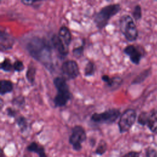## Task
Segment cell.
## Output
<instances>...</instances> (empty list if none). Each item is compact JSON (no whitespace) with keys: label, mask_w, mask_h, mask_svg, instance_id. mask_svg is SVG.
<instances>
[{"label":"cell","mask_w":157,"mask_h":157,"mask_svg":"<svg viewBox=\"0 0 157 157\" xmlns=\"http://www.w3.org/2000/svg\"><path fill=\"white\" fill-rule=\"evenodd\" d=\"M25 47L32 58L40 63L48 70L53 69L52 46L48 40L44 37L35 36L28 40Z\"/></svg>","instance_id":"6da1fadb"},{"label":"cell","mask_w":157,"mask_h":157,"mask_svg":"<svg viewBox=\"0 0 157 157\" xmlns=\"http://www.w3.org/2000/svg\"><path fill=\"white\" fill-rule=\"evenodd\" d=\"M53 84L57 90V93L53 99L55 106L56 107L65 106L72 98L66 79L56 77L53 79Z\"/></svg>","instance_id":"7a4b0ae2"},{"label":"cell","mask_w":157,"mask_h":157,"mask_svg":"<svg viewBox=\"0 0 157 157\" xmlns=\"http://www.w3.org/2000/svg\"><path fill=\"white\" fill-rule=\"evenodd\" d=\"M121 10L118 3L110 4L102 7L94 16V22L98 29L104 28L109 23L110 20L117 14Z\"/></svg>","instance_id":"3957f363"},{"label":"cell","mask_w":157,"mask_h":157,"mask_svg":"<svg viewBox=\"0 0 157 157\" xmlns=\"http://www.w3.org/2000/svg\"><path fill=\"white\" fill-rule=\"evenodd\" d=\"M119 26L121 33L129 42H134L138 37V30L132 17L124 15L120 18Z\"/></svg>","instance_id":"277c9868"},{"label":"cell","mask_w":157,"mask_h":157,"mask_svg":"<svg viewBox=\"0 0 157 157\" xmlns=\"http://www.w3.org/2000/svg\"><path fill=\"white\" fill-rule=\"evenodd\" d=\"M121 115L120 110L112 108L101 113H94L91 116V120L98 124H111L115 123Z\"/></svg>","instance_id":"5b68a950"},{"label":"cell","mask_w":157,"mask_h":157,"mask_svg":"<svg viewBox=\"0 0 157 157\" xmlns=\"http://www.w3.org/2000/svg\"><path fill=\"white\" fill-rule=\"evenodd\" d=\"M137 118V113L133 109L125 110L120 115L118 122L119 132L121 134L125 133L130 130L135 123Z\"/></svg>","instance_id":"8992f818"},{"label":"cell","mask_w":157,"mask_h":157,"mask_svg":"<svg viewBox=\"0 0 157 157\" xmlns=\"http://www.w3.org/2000/svg\"><path fill=\"white\" fill-rule=\"evenodd\" d=\"M86 133L84 128L80 125H75L72 129L69 137V143L72 146L74 150L78 151L82 150V144L86 140Z\"/></svg>","instance_id":"52a82bcc"},{"label":"cell","mask_w":157,"mask_h":157,"mask_svg":"<svg viewBox=\"0 0 157 157\" xmlns=\"http://www.w3.org/2000/svg\"><path fill=\"white\" fill-rule=\"evenodd\" d=\"M61 70L62 74L69 80L75 79L80 74L77 63L72 59L65 61L61 65Z\"/></svg>","instance_id":"ba28073f"},{"label":"cell","mask_w":157,"mask_h":157,"mask_svg":"<svg viewBox=\"0 0 157 157\" xmlns=\"http://www.w3.org/2000/svg\"><path fill=\"white\" fill-rule=\"evenodd\" d=\"M123 52L129 56L130 61L136 65L139 64L144 54V50L142 48L134 45H127L123 49Z\"/></svg>","instance_id":"9c48e42d"},{"label":"cell","mask_w":157,"mask_h":157,"mask_svg":"<svg viewBox=\"0 0 157 157\" xmlns=\"http://www.w3.org/2000/svg\"><path fill=\"white\" fill-rule=\"evenodd\" d=\"M51 43L54 49L61 56H66L69 53L68 47L64 44L63 41L58 34H53L51 37Z\"/></svg>","instance_id":"30bf717a"},{"label":"cell","mask_w":157,"mask_h":157,"mask_svg":"<svg viewBox=\"0 0 157 157\" xmlns=\"http://www.w3.org/2000/svg\"><path fill=\"white\" fill-rule=\"evenodd\" d=\"M15 44L13 37L6 32L1 30L0 33V49L1 51H6L11 49Z\"/></svg>","instance_id":"8fae6325"},{"label":"cell","mask_w":157,"mask_h":157,"mask_svg":"<svg viewBox=\"0 0 157 157\" xmlns=\"http://www.w3.org/2000/svg\"><path fill=\"white\" fill-rule=\"evenodd\" d=\"M146 126L152 132L157 131V108H153L148 112Z\"/></svg>","instance_id":"7c38bea8"},{"label":"cell","mask_w":157,"mask_h":157,"mask_svg":"<svg viewBox=\"0 0 157 157\" xmlns=\"http://www.w3.org/2000/svg\"><path fill=\"white\" fill-rule=\"evenodd\" d=\"M102 80L106 83V85L112 90L118 89L123 83V79L120 77L115 76L110 77L108 75L104 74L101 76Z\"/></svg>","instance_id":"4fadbf2b"},{"label":"cell","mask_w":157,"mask_h":157,"mask_svg":"<svg viewBox=\"0 0 157 157\" xmlns=\"http://www.w3.org/2000/svg\"><path fill=\"white\" fill-rule=\"evenodd\" d=\"M26 150L32 153L37 154L39 157H48L46 153L45 147L44 145L37 143L35 141L30 143L26 147Z\"/></svg>","instance_id":"5bb4252c"},{"label":"cell","mask_w":157,"mask_h":157,"mask_svg":"<svg viewBox=\"0 0 157 157\" xmlns=\"http://www.w3.org/2000/svg\"><path fill=\"white\" fill-rule=\"evenodd\" d=\"M58 35L63 41L64 44L69 47L72 40V35L69 29L66 26H61L58 30Z\"/></svg>","instance_id":"9a60e30c"},{"label":"cell","mask_w":157,"mask_h":157,"mask_svg":"<svg viewBox=\"0 0 157 157\" xmlns=\"http://www.w3.org/2000/svg\"><path fill=\"white\" fill-rule=\"evenodd\" d=\"M0 84H1V90H0L1 95H4L8 93H10L13 90V85L12 82L10 80L2 79L0 81Z\"/></svg>","instance_id":"2e32d148"},{"label":"cell","mask_w":157,"mask_h":157,"mask_svg":"<svg viewBox=\"0 0 157 157\" xmlns=\"http://www.w3.org/2000/svg\"><path fill=\"white\" fill-rule=\"evenodd\" d=\"M151 74V69L148 68L142 71L131 82L132 85H137L142 83Z\"/></svg>","instance_id":"e0dca14e"},{"label":"cell","mask_w":157,"mask_h":157,"mask_svg":"<svg viewBox=\"0 0 157 157\" xmlns=\"http://www.w3.org/2000/svg\"><path fill=\"white\" fill-rule=\"evenodd\" d=\"M36 74V67L32 64H29L27 71L26 72L25 76H26V78L27 79L28 82L32 85L34 83V82L35 81Z\"/></svg>","instance_id":"ac0fdd59"},{"label":"cell","mask_w":157,"mask_h":157,"mask_svg":"<svg viewBox=\"0 0 157 157\" xmlns=\"http://www.w3.org/2000/svg\"><path fill=\"white\" fill-rule=\"evenodd\" d=\"M15 122L18 126L20 131L21 133L25 132L28 128V123L27 119L23 116H20L17 118Z\"/></svg>","instance_id":"d6986e66"},{"label":"cell","mask_w":157,"mask_h":157,"mask_svg":"<svg viewBox=\"0 0 157 157\" xmlns=\"http://www.w3.org/2000/svg\"><path fill=\"white\" fill-rule=\"evenodd\" d=\"M96 66L92 61H88L84 67V75L85 77H91L94 74Z\"/></svg>","instance_id":"ffe728a7"},{"label":"cell","mask_w":157,"mask_h":157,"mask_svg":"<svg viewBox=\"0 0 157 157\" xmlns=\"http://www.w3.org/2000/svg\"><path fill=\"white\" fill-rule=\"evenodd\" d=\"M107 148H108V146H107V142L104 140L101 139L99 141V142L94 151V153L96 154L97 155L102 156L107 151Z\"/></svg>","instance_id":"44dd1931"},{"label":"cell","mask_w":157,"mask_h":157,"mask_svg":"<svg viewBox=\"0 0 157 157\" xmlns=\"http://www.w3.org/2000/svg\"><path fill=\"white\" fill-rule=\"evenodd\" d=\"M1 69L4 72H9L13 69V64H12L11 61L8 58H5L4 60L1 63L0 65Z\"/></svg>","instance_id":"7402d4cb"},{"label":"cell","mask_w":157,"mask_h":157,"mask_svg":"<svg viewBox=\"0 0 157 157\" xmlns=\"http://www.w3.org/2000/svg\"><path fill=\"white\" fill-rule=\"evenodd\" d=\"M132 15L134 20H135L136 21H139L141 19L142 15V9L139 4H137L135 6V7H134L133 11L132 12Z\"/></svg>","instance_id":"603a6c76"},{"label":"cell","mask_w":157,"mask_h":157,"mask_svg":"<svg viewBox=\"0 0 157 157\" xmlns=\"http://www.w3.org/2000/svg\"><path fill=\"white\" fill-rule=\"evenodd\" d=\"M83 53H84V44L83 43L82 44V45L75 47L72 50L73 56L77 59L80 58L83 55Z\"/></svg>","instance_id":"cb8c5ba5"},{"label":"cell","mask_w":157,"mask_h":157,"mask_svg":"<svg viewBox=\"0 0 157 157\" xmlns=\"http://www.w3.org/2000/svg\"><path fill=\"white\" fill-rule=\"evenodd\" d=\"M12 103L18 107H23L25 104V98L22 95H18L13 98L12 100Z\"/></svg>","instance_id":"d4e9b609"},{"label":"cell","mask_w":157,"mask_h":157,"mask_svg":"<svg viewBox=\"0 0 157 157\" xmlns=\"http://www.w3.org/2000/svg\"><path fill=\"white\" fill-rule=\"evenodd\" d=\"M25 66L21 60H16L13 63V70L15 72H21L24 70Z\"/></svg>","instance_id":"484cf974"},{"label":"cell","mask_w":157,"mask_h":157,"mask_svg":"<svg viewBox=\"0 0 157 157\" xmlns=\"http://www.w3.org/2000/svg\"><path fill=\"white\" fill-rule=\"evenodd\" d=\"M147 114H148V112H142L139 114V115L138 116V118H137V123L139 124H140L142 126L146 125Z\"/></svg>","instance_id":"4316f807"},{"label":"cell","mask_w":157,"mask_h":157,"mask_svg":"<svg viewBox=\"0 0 157 157\" xmlns=\"http://www.w3.org/2000/svg\"><path fill=\"white\" fill-rule=\"evenodd\" d=\"M145 157H157V150L151 147H148L145 150Z\"/></svg>","instance_id":"83f0119b"},{"label":"cell","mask_w":157,"mask_h":157,"mask_svg":"<svg viewBox=\"0 0 157 157\" xmlns=\"http://www.w3.org/2000/svg\"><path fill=\"white\" fill-rule=\"evenodd\" d=\"M140 152L137 151H130L125 153L122 157H140Z\"/></svg>","instance_id":"f1b7e54d"},{"label":"cell","mask_w":157,"mask_h":157,"mask_svg":"<svg viewBox=\"0 0 157 157\" xmlns=\"http://www.w3.org/2000/svg\"><path fill=\"white\" fill-rule=\"evenodd\" d=\"M6 113L9 117L13 118L16 116V110L12 107H7L6 109Z\"/></svg>","instance_id":"f546056e"},{"label":"cell","mask_w":157,"mask_h":157,"mask_svg":"<svg viewBox=\"0 0 157 157\" xmlns=\"http://www.w3.org/2000/svg\"><path fill=\"white\" fill-rule=\"evenodd\" d=\"M35 1H31V0H29V1H26V0H21V2L22 4H23L25 6H33V4H34Z\"/></svg>","instance_id":"4dcf8cb0"},{"label":"cell","mask_w":157,"mask_h":157,"mask_svg":"<svg viewBox=\"0 0 157 157\" xmlns=\"http://www.w3.org/2000/svg\"><path fill=\"white\" fill-rule=\"evenodd\" d=\"M0 157H5V154H4V150L2 148H1V150Z\"/></svg>","instance_id":"1f68e13d"}]
</instances>
